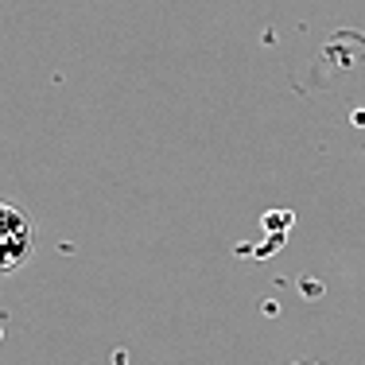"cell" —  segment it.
<instances>
[{
    "mask_svg": "<svg viewBox=\"0 0 365 365\" xmlns=\"http://www.w3.org/2000/svg\"><path fill=\"white\" fill-rule=\"evenodd\" d=\"M36 253V222L20 206L0 202V272H16Z\"/></svg>",
    "mask_w": 365,
    "mask_h": 365,
    "instance_id": "obj_1",
    "label": "cell"
}]
</instances>
